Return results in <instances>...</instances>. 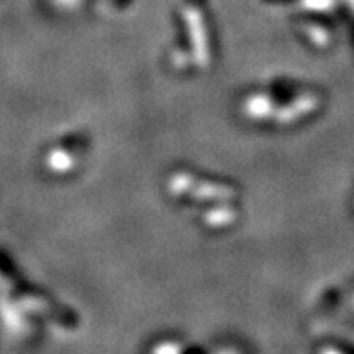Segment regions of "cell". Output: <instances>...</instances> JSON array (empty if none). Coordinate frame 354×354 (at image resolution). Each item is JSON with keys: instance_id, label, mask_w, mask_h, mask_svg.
<instances>
[{"instance_id": "obj_1", "label": "cell", "mask_w": 354, "mask_h": 354, "mask_svg": "<svg viewBox=\"0 0 354 354\" xmlns=\"http://www.w3.org/2000/svg\"><path fill=\"white\" fill-rule=\"evenodd\" d=\"M329 0H304L306 8L317 9V8H324V6H328Z\"/></svg>"}, {"instance_id": "obj_2", "label": "cell", "mask_w": 354, "mask_h": 354, "mask_svg": "<svg viewBox=\"0 0 354 354\" xmlns=\"http://www.w3.org/2000/svg\"><path fill=\"white\" fill-rule=\"evenodd\" d=\"M59 4H63V6H74V4H77V0H58Z\"/></svg>"}]
</instances>
